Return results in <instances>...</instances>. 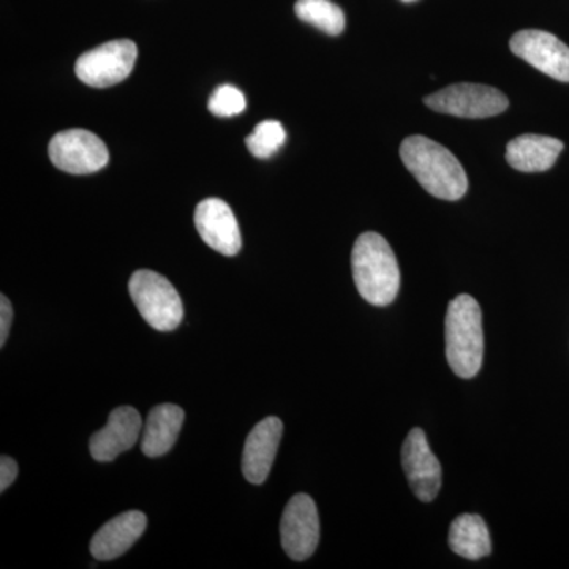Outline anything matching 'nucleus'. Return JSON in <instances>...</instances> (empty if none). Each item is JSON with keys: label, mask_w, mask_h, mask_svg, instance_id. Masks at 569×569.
<instances>
[{"label": "nucleus", "mask_w": 569, "mask_h": 569, "mask_svg": "<svg viewBox=\"0 0 569 569\" xmlns=\"http://www.w3.org/2000/svg\"><path fill=\"white\" fill-rule=\"evenodd\" d=\"M400 159L422 189L440 200L458 201L467 193L466 170L440 142L426 137H408L400 146Z\"/></svg>", "instance_id": "f257e3e1"}, {"label": "nucleus", "mask_w": 569, "mask_h": 569, "mask_svg": "<svg viewBox=\"0 0 569 569\" xmlns=\"http://www.w3.org/2000/svg\"><path fill=\"white\" fill-rule=\"evenodd\" d=\"M351 268L359 295L369 305L385 307L397 298L400 269L395 252L383 236L367 231L356 239Z\"/></svg>", "instance_id": "f03ea898"}, {"label": "nucleus", "mask_w": 569, "mask_h": 569, "mask_svg": "<svg viewBox=\"0 0 569 569\" xmlns=\"http://www.w3.org/2000/svg\"><path fill=\"white\" fill-rule=\"evenodd\" d=\"M445 339L452 372L467 380L477 377L485 358L482 313L477 299L470 295H459L449 302Z\"/></svg>", "instance_id": "7ed1b4c3"}, {"label": "nucleus", "mask_w": 569, "mask_h": 569, "mask_svg": "<svg viewBox=\"0 0 569 569\" xmlns=\"http://www.w3.org/2000/svg\"><path fill=\"white\" fill-rule=\"evenodd\" d=\"M129 291L146 323L157 331H174L182 323L181 296L167 277L140 269L130 279Z\"/></svg>", "instance_id": "20e7f679"}, {"label": "nucleus", "mask_w": 569, "mask_h": 569, "mask_svg": "<svg viewBox=\"0 0 569 569\" xmlns=\"http://www.w3.org/2000/svg\"><path fill=\"white\" fill-rule=\"evenodd\" d=\"M430 110L456 118L485 119L508 110V99L496 88L471 82L448 86L425 99Z\"/></svg>", "instance_id": "39448f33"}, {"label": "nucleus", "mask_w": 569, "mask_h": 569, "mask_svg": "<svg viewBox=\"0 0 569 569\" xmlns=\"http://www.w3.org/2000/svg\"><path fill=\"white\" fill-rule=\"evenodd\" d=\"M137 44L132 40H112L84 52L74 66L78 80L91 88H111L129 78L137 62Z\"/></svg>", "instance_id": "423d86ee"}, {"label": "nucleus", "mask_w": 569, "mask_h": 569, "mask_svg": "<svg viewBox=\"0 0 569 569\" xmlns=\"http://www.w3.org/2000/svg\"><path fill=\"white\" fill-rule=\"evenodd\" d=\"M50 159L70 174H92L110 162V152L97 134L82 129L63 130L50 142Z\"/></svg>", "instance_id": "0eeeda50"}, {"label": "nucleus", "mask_w": 569, "mask_h": 569, "mask_svg": "<svg viewBox=\"0 0 569 569\" xmlns=\"http://www.w3.org/2000/svg\"><path fill=\"white\" fill-rule=\"evenodd\" d=\"M280 537L290 559L305 561L313 556L320 541V518L312 497L298 493L288 501L280 520Z\"/></svg>", "instance_id": "6e6552de"}, {"label": "nucleus", "mask_w": 569, "mask_h": 569, "mask_svg": "<svg viewBox=\"0 0 569 569\" xmlns=\"http://www.w3.org/2000/svg\"><path fill=\"white\" fill-rule=\"evenodd\" d=\"M511 51L552 80L569 82V48L552 33L527 29L512 36Z\"/></svg>", "instance_id": "1a4fd4ad"}, {"label": "nucleus", "mask_w": 569, "mask_h": 569, "mask_svg": "<svg viewBox=\"0 0 569 569\" xmlns=\"http://www.w3.org/2000/svg\"><path fill=\"white\" fill-rule=\"evenodd\" d=\"M402 466L415 496L425 503L436 500L441 488V466L419 427L411 429L403 441Z\"/></svg>", "instance_id": "9d476101"}, {"label": "nucleus", "mask_w": 569, "mask_h": 569, "mask_svg": "<svg viewBox=\"0 0 569 569\" xmlns=\"http://www.w3.org/2000/svg\"><path fill=\"white\" fill-rule=\"evenodd\" d=\"M194 224L201 239L224 257H234L242 247L241 231L230 206L219 198H208L197 206Z\"/></svg>", "instance_id": "9b49d317"}, {"label": "nucleus", "mask_w": 569, "mask_h": 569, "mask_svg": "<svg viewBox=\"0 0 569 569\" xmlns=\"http://www.w3.org/2000/svg\"><path fill=\"white\" fill-rule=\"evenodd\" d=\"M142 430V419L133 407H119L111 411L107 426L91 437L92 458L97 462H112L137 443Z\"/></svg>", "instance_id": "f8f14e48"}, {"label": "nucleus", "mask_w": 569, "mask_h": 569, "mask_svg": "<svg viewBox=\"0 0 569 569\" xmlns=\"http://www.w3.org/2000/svg\"><path fill=\"white\" fill-rule=\"evenodd\" d=\"M282 433V421L276 417L266 418L253 427L247 437L242 455V473L247 481L257 486L263 485L274 466Z\"/></svg>", "instance_id": "ddd939ff"}, {"label": "nucleus", "mask_w": 569, "mask_h": 569, "mask_svg": "<svg viewBox=\"0 0 569 569\" xmlns=\"http://www.w3.org/2000/svg\"><path fill=\"white\" fill-rule=\"evenodd\" d=\"M148 518L141 511H127L116 516L93 535L91 553L100 561L114 560L123 556L142 537Z\"/></svg>", "instance_id": "4468645a"}, {"label": "nucleus", "mask_w": 569, "mask_h": 569, "mask_svg": "<svg viewBox=\"0 0 569 569\" xmlns=\"http://www.w3.org/2000/svg\"><path fill=\"white\" fill-rule=\"evenodd\" d=\"M563 151V142L542 134H522L509 141L507 162L522 173H541L553 167Z\"/></svg>", "instance_id": "2eb2a0df"}, {"label": "nucleus", "mask_w": 569, "mask_h": 569, "mask_svg": "<svg viewBox=\"0 0 569 569\" xmlns=\"http://www.w3.org/2000/svg\"><path fill=\"white\" fill-rule=\"evenodd\" d=\"M186 413L173 403L153 407L142 429L141 451L148 458H159L174 447L183 426Z\"/></svg>", "instance_id": "dca6fc26"}, {"label": "nucleus", "mask_w": 569, "mask_h": 569, "mask_svg": "<svg viewBox=\"0 0 569 569\" xmlns=\"http://www.w3.org/2000/svg\"><path fill=\"white\" fill-rule=\"evenodd\" d=\"M449 548L467 560H479L490 556L492 545L485 519L478 515H462L449 529Z\"/></svg>", "instance_id": "f3484780"}, {"label": "nucleus", "mask_w": 569, "mask_h": 569, "mask_svg": "<svg viewBox=\"0 0 569 569\" xmlns=\"http://www.w3.org/2000/svg\"><path fill=\"white\" fill-rule=\"evenodd\" d=\"M295 13L299 20L328 36H340L346 29V14L331 0H298L295 3Z\"/></svg>", "instance_id": "a211bd4d"}, {"label": "nucleus", "mask_w": 569, "mask_h": 569, "mask_svg": "<svg viewBox=\"0 0 569 569\" xmlns=\"http://www.w3.org/2000/svg\"><path fill=\"white\" fill-rule=\"evenodd\" d=\"M287 132L279 121H264L254 127L246 140L247 148L257 159H269L284 144Z\"/></svg>", "instance_id": "6ab92c4d"}, {"label": "nucleus", "mask_w": 569, "mask_h": 569, "mask_svg": "<svg viewBox=\"0 0 569 569\" xmlns=\"http://www.w3.org/2000/svg\"><path fill=\"white\" fill-rule=\"evenodd\" d=\"M246 107L244 93L228 84L217 88L208 104L209 111L213 116H219V118H231V116L241 114Z\"/></svg>", "instance_id": "aec40b11"}, {"label": "nucleus", "mask_w": 569, "mask_h": 569, "mask_svg": "<svg viewBox=\"0 0 569 569\" xmlns=\"http://www.w3.org/2000/svg\"><path fill=\"white\" fill-rule=\"evenodd\" d=\"M11 323H13V307L6 295L0 296V347L6 346L9 339Z\"/></svg>", "instance_id": "412c9836"}, {"label": "nucleus", "mask_w": 569, "mask_h": 569, "mask_svg": "<svg viewBox=\"0 0 569 569\" xmlns=\"http://www.w3.org/2000/svg\"><path fill=\"white\" fill-rule=\"evenodd\" d=\"M18 478V463L9 456L0 458V492H6Z\"/></svg>", "instance_id": "4be33fe9"}, {"label": "nucleus", "mask_w": 569, "mask_h": 569, "mask_svg": "<svg viewBox=\"0 0 569 569\" xmlns=\"http://www.w3.org/2000/svg\"><path fill=\"white\" fill-rule=\"evenodd\" d=\"M402 2L410 3V2H417V0H402Z\"/></svg>", "instance_id": "5701e85b"}]
</instances>
